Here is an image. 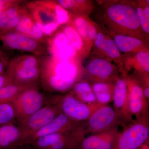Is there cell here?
<instances>
[{
    "mask_svg": "<svg viewBox=\"0 0 149 149\" xmlns=\"http://www.w3.org/2000/svg\"><path fill=\"white\" fill-rule=\"evenodd\" d=\"M86 134L85 124L73 131L58 133L50 145L45 149H76Z\"/></svg>",
    "mask_w": 149,
    "mask_h": 149,
    "instance_id": "obj_16",
    "label": "cell"
},
{
    "mask_svg": "<svg viewBox=\"0 0 149 149\" xmlns=\"http://www.w3.org/2000/svg\"><path fill=\"white\" fill-rule=\"evenodd\" d=\"M114 41L119 51L123 52L136 53L147 50L142 39L126 35H116Z\"/></svg>",
    "mask_w": 149,
    "mask_h": 149,
    "instance_id": "obj_24",
    "label": "cell"
},
{
    "mask_svg": "<svg viewBox=\"0 0 149 149\" xmlns=\"http://www.w3.org/2000/svg\"><path fill=\"white\" fill-rule=\"evenodd\" d=\"M46 47L49 55L61 59H76L78 53L63 30L48 37Z\"/></svg>",
    "mask_w": 149,
    "mask_h": 149,
    "instance_id": "obj_13",
    "label": "cell"
},
{
    "mask_svg": "<svg viewBox=\"0 0 149 149\" xmlns=\"http://www.w3.org/2000/svg\"><path fill=\"white\" fill-rule=\"evenodd\" d=\"M40 57V81L47 92L65 93L80 81L83 73L76 59H61L49 55Z\"/></svg>",
    "mask_w": 149,
    "mask_h": 149,
    "instance_id": "obj_1",
    "label": "cell"
},
{
    "mask_svg": "<svg viewBox=\"0 0 149 149\" xmlns=\"http://www.w3.org/2000/svg\"><path fill=\"white\" fill-rule=\"evenodd\" d=\"M6 75L14 85L24 86L38 85L40 79V66L19 70Z\"/></svg>",
    "mask_w": 149,
    "mask_h": 149,
    "instance_id": "obj_20",
    "label": "cell"
},
{
    "mask_svg": "<svg viewBox=\"0 0 149 149\" xmlns=\"http://www.w3.org/2000/svg\"><path fill=\"white\" fill-rule=\"evenodd\" d=\"M63 31L77 52L82 51L84 46V42L72 24L70 23L66 24L63 27Z\"/></svg>",
    "mask_w": 149,
    "mask_h": 149,
    "instance_id": "obj_30",
    "label": "cell"
},
{
    "mask_svg": "<svg viewBox=\"0 0 149 149\" xmlns=\"http://www.w3.org/2000/svg\"><path fill=\"white\" fill-rule=\"evenodd\" d=\"M135 53L134 57L129 59L130 65L126 66L129 68L133 67L141 79L149 78V52L148 50L142 51Z\"/></svg>",
    "mask_w": 149,
    "mask_h": 149,
    "instance_id": "obj_25",
    "label": "cell"
},
{
    "mask_svg": "<svg viewBox=\"0 0 149 149\" xmlns=\"http://www.w3.org/2000/svg\"><path fill=\"white\" fill-rule=\"evenodd\" d=\"M120 132L118 127L85 138L77 149H117Z\"/></svg>",
    "mask_w": 149,
    "mask_h": 149,
    "instance_id": "obj_15",
    "label": "cell"
},
{
    "mask_svg": "<svg viewBox=\"0 0 149 149\" xmlns=\"http://www.w3.org/2000/svg\"><path fill=\"white\" fill-rule=\"evenodd\" d=\"M122 125L120 118L113 108L108 104H102L85 122L87 134L102 133Z\"/></svg>",
    "mask_w": 149,
    "mask_h": 149,
    "instance_id": "obj_6",
    "label": "cell"
},
{
    "mask_svg": "<svg viewBox=\"0 0 149 149\" xmlns=\"http://www.w3.org/2000/svg\"><path fill=\"white\" fill-rule=\"evenodd\" d=\"M21 131L19 126L10 123L0 126V149H15L20 146Z\"/></svg>",
    "mask_w": 149,
    "mask_h": 149,
    "instance_id": "obj_19",
    "label": "cell"
},
{
    "mask_svg": "<svg viewBox=\"0 0 149 149\" xmlns=\"http://www.w3.org/2000/svg\"><path fill=\"white\" fill-rule=\"evenodd\" d=\"M113 102L114 105L113 108L120 118L123 128L134 121L129 106L127 87L122 77H118L115 83Z\"/></svg>",
    "mask_w": 149,
    "mask_h": 149,
    "instance_id": "obj_14",
    "label": "cell"
},
{
    "mask_svg": "<svg viewBox=\"0 0 149 149\" xmlns=\"http://www.w3.org/2000/svg\"><path fill=\"white\" fill-rule=\"evenodd\" d=\"M118 70L106 59L95 58L87 65L86 75L92 83H115L118 78Z\"/></svg>",
    "mask_w": 149,
    "mask_h": 149,
    "instance_id": "obj_11",
    "label": "cell"
},
{
    "mask_svg": "<svg viewBox=\"0 0 149 149\" xmlns=\"http://www.w3.org/2000/svg\"><path fill=\"white\" fill-rule=\"evenodd\" d=\"M15 32L34 39L46 46L48 37L38 28L24 3L23 13Z\"/></svg>",
    "mask_w": 149,
    "mask_h": 149,
    "instance_id": "obj_17",
    "label": "cell"
},
{
    "mask_svg": "<svg viewBox=\"0 0 149 149\" xmlns=\"http://www.w3.org/2000/svg\"><path fill=\"white\" fill-rule=\"evenodd\" d=\"M104 19L110 29L116 35L143 39V29L136 9L131 6L117 3L108 7Z\"/></svg>",
    "mask_w": 149,
    "mask_h": 149,
    "instance_id": "obj_2",
    "label": "cell"
},
{
    "mask_svg": "<svg viewBox=\"0 0 149 149\" xmlns=\"http://www.w3.org/2000/svg\"><path fill=\"white\" fill-rule=\"evenodd\" d=\"M31 87L12 84L0 88V103L12 102L22 91Z\"/></svg>",
    "mask_w": 149,
    "mask_h": 149,
    "instance_id": "obj_29",
    "label": "cell"
},
{
    "mask_svg": "<svg viewBox=\"0 0 149 149\" xmlns=\"http://www.w3.org/2000/svg\"><path fill=\"white\" fill-rule=\"evenodd\" d=\"M70 92L77 100L84 103L91 104L97 102L91 84L80 81L74 85Z\"/></svg>",
    "mask_w": 149,
    "mask_h": 149,
    "instance_id": "obj_27",
    "label": "cell"
},
{
    "mask_svg": "<svg viewBox=\"0 0 149 149\" xmlns=\"http://www.w3.org/2000/svg\"><path fill=\"white\" fill-rule=\"evenodd\" d=\"M96 48L107 56L122 64L120 51L113 40L108 38L101 32L97 33L95 40Z\"/></svg>",
    "mask_w": 149,
    "mask_h": 149,
    "instance_id": "obj_22",
    "label": "cell"
},
{
    "mask_svg": "<svg viewBox=\"0 0 149 149\" xmlns=\"http://www.w3.org/2000/svg\"><path fill=\"white\" fill-rule=\"evenodd\" d=\"M61 113L72 120L85 122L101 104L98 102L91 104L84 103L77 100L70 93L62 95L59 102Z\"/></svg>",
    "mask_w": 149,
    "mask_h": 149,
    "instance_id": "obj_8",
    "label": "cell"
},
{
    "mask_svg": "<svg viewBox=\"0 0 149 149\" xmlns=\"http://www.w3.org/2000/svg\"><path fill=\"white\" fill-rule=\"evenodd\" d=\"M15 149H32L28 145L26 146H22L18 147Z\"/></svg>",
    "mask_w": 149,
    "mask_h": 149,
    "instance_id": "obj_37",
    "label": "cell"
},
{
    "mask_svg": "<svg viewBox=\"0 0 149 149\" xmlns=\"http://www.w3.org/2000/svg\"><path fill=\"white\" fill-rule=\"evenodd\" d=\"M25 5L31 14L35 24L48 37L53 35L60 25L55 15L50 10L40 4L37 0L27 1Z\"/></svg>",
    "mask_w": 149,
    "mask_h": 149,
    "instance_id": "obj_10",
    "label": "cell"
},
{
    "mask_svg": "<svg viewBox=\"0 0 149 149\" xmlns=\"http://www.w3.org/2000/svg\"><path fill=\"white\" fill-rule=\"evenodd\" d=\"M44 3L47 8L53 13L60 25L68 24L70 22V13L57 2L56 1L45 0Z\"/></svg>",
    "mask_w": 149,
    "mask_h": 149,
    "instance_id": "obj_28",
    "label": "cell"
},
{
    "mask_svg": "<svg viewBox=\"0 0 149 149\" xmlns=\"http://www.w3.org/2000/svg\"><path fill=\"white\" fill-rule=\"evenodd\" d=\"M10 58L3 50L0 51V75L4 74Z\"/></svg>",
    "mask_w": 149,
    "mask_h": 149,
    "instance_id": "obj_34",
    "label": "cell"
},
{
    "mask_svg": "<svg viewBox=\"0 0 149 149\" xmlns=\"http://www.w3.org/2000/svg\"><path fill=\"white\" fill-rule=\"evenodd\" d=\"M85 123V122H79L72 120L64 113H61L47 125L33 135L27 141L26 145L32 143L36 139L46 135L73 131L82 127Z\"/></svg>",
    "mask_w": 149,
    "mask_h": 149,
    "instance_id": "obj_12",
    "label": "cell"
},
{
    "mask_svg": "<svg viewBox=\"0 0 149 149\" xmlns=\"http://www.w3.org/2000/svg\"><path fill=\"white\" fill-rule=\"evenodd\" d=\"M2 50V49L1 48V47H0V51H1Z\"/></svg>",
    "mask_w": 149,
    "mask_h": 149,
    "instance_id": "obj_38",
    "label": "cell"
},
{
    "mask_svg": "<svg viewBox=\"0 0 149 149\" xmlns=\"http://www.w3.org/2000/svg\"><path fill=\"white\" fill-rule=\"evenodd\" d=\"M70 13L71 15L70 23L77 30L83 42L84 40L88 44H91V42L95 41L97 33L94 25L88 19L85 18L81 15Z\"/></svg>",
    "mask_w": 149,
    "mask_h": 149,
    "instance_id": "obj_21",
    "label": "cell"
},
{
    "mask_svg": "<svg viewBox=\"0 0 149 149\" xmlns=\"http://www.w3.org/2000/svg\"><path fill=\"white\" fill-rule=\"evenodd\" d=\"M24 3L11 7L0 13V37L15 31L23 13Z\"/></svg>",
    "mask_w": 149,
    "mask_h": 149,
    "instance_id": "obj_18",
    "label": "cell"
},
{
    "mask_svg": "<svg viewBox=\"0 0 149 149\" xmlns=\"http://www.w3.org/2000/svg\"><path fill=\"white\" fill-rule=\"evenodd\" d=\"M12 84H13V83L10 78L5 73L0 75V88Z\"/></svg>",
    "mask_w": 149,
    "mask_h": 149,
    "instance_id": "obj_35",
    "label": "cell"
},
{
    "mask_svg": "<svg viewBox=\"0 0 149 149\" xmlns=\"http://www.w3.org/2000/svg\"><path fill=\"white\" fill-rule=\"evenodd\" d=\"M40 56L33 54L22 55L10 59L5 74H9L19 70L40 66Z\"/></svg>",
    "mask_w": 149,
    "mask_h": 149,
    "instance_id": "obj_23",
    "label": "cell"
},
{
    "mask_svg": "<svg viewBox=\"0 0 149 149\" xmlns=\"http://www.w3.org/2000/svg\"><path fill=\"white\" fill-rule=\"evenodd\" d=\"M149 115L134 120L120 132L117 149H137L149 140Z\"/></svg>",
    "mask_w": 149,
    "mask_h": 149,
    "instance_id": "obj_5",
    "label": "cell"
},
{
    "mask_svg": "<svg viewBox=\"0 0 149 149\" xmlns=\"http://www.w3.org/2000/svg\"><path fill=\"white\" fill-rule=\"evenodd\" d=\"M115 83H92L91 85L98 102L101 104H108L113 101Z\"/></svg>",
    "mask_w": 149,
    "mask_h": 149,
    "instance_id": "obj_26",
    "label": "cell"
},
{
    "mask_svg": "<svg viewBox=\"0 0 149 149\" xmlns=\"http://www.w3.org/2000/svg\"><path fill=\"white\" fill-rule=\"evenodd\" d=\"M0 41L9 50L23 51L39 56L49 55L45 45L15 31L0 37Z\"/></svg>",
    "mask_w": 149,
    "mask_h": 149,
    "instance_id": "obj_7",
    "label": "cell"
},
{
    "mask_svg": "<svg viewBox=\"0 0 149 149\" xmlns=\"http://www.w3.org/2000/svg\"><path fill=\"white\" fill-rule=\"evenodd\" d=\"M137 15L141 28L145 34L148 35L149 33V8L148 6L144 9L142 7L136 9Z\"/></svg>",
    "mask_w": 149,
    "mask_h": 149,
    "instance_id": "obj_32",
    "label": "cell"
},
{
    "mask_svg": "<svg viewBox=\"0 0 149 149\" xmlns=\"http://www.w3.org/2000/svg\"><path fill=\"white\" fill-rule=\"evenodd\" d=\"M59 102L43 107L30 116L24 122L18 124L21 131L19 147L26 146L27 141L33 135L61 113Z\"/></svg>",
    "mask_w": 149,
    "mask_h": 149,
    "instance_id": "obj_4",
    "label": "cell"
},
{
    "mask_svg": "<svg viewBox=\"0 0 149 149\" xmlns=\"http://www.w3.org/2000/svg\"><path fill=\"white\" fill-rule=\"evenodd\" d=\"M27 1L24 0H0V13L11 7L22 4Z\"/></svg>",
    "mask_w": 149,
    "mask_h": 149,
    "instance_id": "obj_33",
    "label": "cell"
},
{
    "mask_svg": "<svg viewBox=\"0 0 149 149\" xmlns=\"http://www.w3.org/2000/svg\"><path fill=\"white\" fill-rule=\"evenodd\" d=\"M126 87L129 106L132 115L136 119L149 115V101L145 98L143 89L139 81L136 78L129 76L124 71H122Z\"/></svg>",
    "mask_w": 149,
    "mask_h": 149,
    "instance_id": "obj_9",
    "label": "cell"
},
{
    "mask_svg": "<svg viewBox=\"0 0 149 149\" xmlns=\"http://www.w3.org/2000/svg\"><path fill=\"white\" fill-rule=\"evenodd\" d=\"M62 95L47 97L39 90L38 85L27 88L12 102L18 124L24 122L30 116L43 107L58 102Z\"/></svg>",
    "mask_w": 149,
    "mask_h": 149,
    "instance_id": "obj_3",
    "label": "cell"
},
{
    "mask_svg": "<svg viewBox=\"0 0 149 149\" xmlns=\"http://www.w3.org/2000/svg\"><path fill=\"white\" fill-rule=\"evenodd\" d=\"M16 122L15 111L12 103H0V126Z\"/></svg>",
    "mask_w": 149,
    "mask_h": 149,
    "instance_id": "obj_31",
    "label": "cell"
},
{
    "mask_svg": "<svg viewBox=\"0 0 149 149\" xmlns=\"http://www.w3.org/2000/svg\"><path fill=\"white\" fill-rule=\"evenodd\" d=\"M137 149H149V140L145 142Z\"/></svg>",
    "mask_w": 149,
    "mask_h": 149,
    "instance_id": "obj_36",
    "label": "cell"
}]
</instances>
